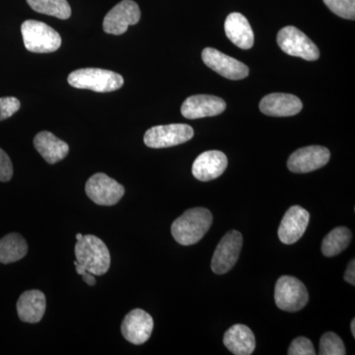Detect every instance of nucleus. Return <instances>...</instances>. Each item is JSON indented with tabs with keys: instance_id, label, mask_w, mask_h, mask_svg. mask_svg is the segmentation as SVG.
Returning <instances> with one entry per match:
<instances>
[{
	"instance_id": "29",
	"label": "nucleus",
	"mask_w": 355,
	"mask_h": 355,
	"mask_svg": "<svg viewBox=\"0 0 355 355\" xmlns=\"http://www.w3.org/2000/svg\"><path fill=\"white\" fill-rule=\"evenodd\" d=\"M13 176V165L6 151L0 148V182L10 181Z\"/></svg>"
},
{
	"instance_id": "19",
	"label": "nucleus",
	"mask_w": 355,
	"mask_h": 355,
	"mask_svg": "<svg viewBox=\"0 0 355 355\" xmlns=\"http://www.w3.org/2000/svg\"><path fill=\"white\" fill-rule=\"evenodd\" d=\"M224 345L235 355H250L256 349V338L253 331L245 324H237L224 334Z\"/></svg>"
},
{
	"instance_id": "21",
	"label": "nucleus",
	"mask_w": 355,
	"mask_h": 355,
	"mask_svg": "<svg viewBox=\"0 0 355 355\" xmlns=\"http://www.w3.org/2000/svg\"><path fill=\"white\" fill-rule=\"evenodd\" d=\"M34 146L49 164H55L67 157L69 146L50 132H42L35 137Z\"/></svg>"
},
{
	"instance_id": "15",
	"label": "nucleus",
	"mask_w": 355,
	"mask_h": 355,
	"mask_svg": "<svg viewBox=\"0 0 355 355\" xmlns=\"http://www.w3.org/2000/svg\"><path fill=\"white\" fill-rule=\"evenodd\" d=\"M310 214L307 210L299 205H293L287 210L284 218L280 222L279 238L284 244H294L304 235L308 224H309Z\"/></svg>"
},
{
	"instance_id": "8",
	"label": "nucleus",
	"mask_w": 355,
	"mask_h": 355,
	"mask_svg": "<svg viewBox=\"0 0 355 355\" xmlns=\"http://www.w3.org/2000/svg\"><path fill=\"white\" fill-rule=\"evenodd\" d=\"M85 191L87 197L96 205L112 207L120 202L125 190L116 180L104 173H97L89 178Z\"/></svg>"
},
{
	"instance_id": "34",
	"label": "nucleus",
	"mask_w": 355,
	"mask_h": 355,
	"mask_svg": "<svg viewBox=\"0 0 355 355\" xmlns=\"http://www.w3.org/2000/svg\"><path fill=\"white\" fill-rule=\"evenodd\" d=\"M83 235L81 234V233H78V234H76V240L77 241H79V240L83 239Z\"/></svg>"
},
{
	"instance_id": "30",
	"label": "nucleus",
	"mask_w": 355,
	"mask_h": 355,
	"mask_svg": "<svg viewBox=\"0 0 355 355\" xmlns=\"http://www.w3.org/2000/svg\"><path fill=\"white\" fill-rule=\"evenodd\" d=\"M345 280L347 284L355 286V261L352 260L349 261V266H347V270L345 273Z\"/></svg>"
},
{
	"instance_id": "14",
	"label": "nucleus",
	"mask_w": 355,
	"mask_h": 355,
	"mask_svg": "<svg viewBox=\"0 0 355 355\" xmlns=\"http://www.w3.org/2000/svg\"><path fill=\"white\" fill-rule=\"evenodd\" d=\"M226 109V103L221 98L212 95L191 96L182 105V114L189 120L218 116Z\"/></svg>"
},
{
	"instance_id": "22",
	"label": "nucleus",
	"mask_w": 355,
	"mask_h": 355,
	"mask_svg": "<svg viewBox=\"0 0 355 355\" xmlns=\"http://www.w3.org/2000/svg\"><path fill=\"white\" fill-rule=\"evenodd\" d=\"M28 253L26 240L18 233H10L0 239V263H11L20 261Z\"/></svg>"
},
{
	"instance_id": "18",
	"label": "nucleus",
	"mask_w": 355,
	"mask_h": 355,
	"mask_svg": "<svg viewBox=\"0 0 355 355\" xmlns=\"http://www.w3.org/2000/svg\"><path fill=\"white\" fill-rule=\"evenodd\" d=\"M226 36L242 50L253 48L254 37L249 21L241 13L229 14L224 23Z\"/></svg>"
},
{
	"instance_id": "6",
	"label": "nucleus",
	"mask_w": 355,
	"mask_h": 355,
	"mask_svg": "<svg viewBox=\"0 0 355 355\" xmlns=\"http://www.w3.org/2000/svg\"><path fill=\"white\" fill-rule=\"evenodd\" d=\"M277 44L287 55L305 60H317L320 51L316 44L300 30L293 26L282 28L277 34Z\"/></svg>"
},
{
	"instance_id": "7",
	"label": "nucleus",
	"mask_w": 355,
	"mask_h": 355,
	"mask_svg": "<svg viewBox=\"0 0 355 355\" xmlns=\"http://www.w3.org/2000/svg\"><path fill=\"white\" fill-rule=\"evenodd\" d=\"M193 128L186 123H172L149 128L144 135V144L150 148H167L180 146L193 137Z\"/></svg>"
},
{
	"instance_id": "24",
	"label": "nucleus",
	"mask_w": 355,
	"mask_h": 355,
	"mask_svg": "<svg viewBox=\"0 0 355 355\" xmlns=\"http://www.w3.org/2000/svg\"><path fill=\"white\" fill-rule=\"evenodd\" d=\"M28 4L36 12L67 20L71 15V8L67 0H27Z\"/></svg>"
},
{
	"instance_id": "27",
	"label": "nucleus",
	"mask_w": 355,
	"mask_h": 355,
	"mask_svg": "<svg viewBox=\"0 0 355 355\" xmlns=\"http://www.w3.org/2000/svg\"><path fill=\"white\" fill-rule=\"evenodd\" d=\"M287 354L289 355H315L314 345L309 338L299 336L291 343Z\"/></svg>"
},
{
	"instance_id": "16",
	"label": "nucleus",
	"mask_w": 355,
	"mask_h": 355,
	"mask_svg": "<svg viewBox=\"0 0 355 355\" xmlns=\"http://www.w3.org/2000/svg\"><path fill=\"white\" fill-rule=\"evenodd\" d=\"M227 165V157L221 151H205L196 159L191 172L198 181L209 182L220 177Z\"/></svg>"
},
{
	"instance_id": "10",
	"label": "nucleus",
	"mask_w": 355,
	"mask_h": 355,
	"mask_svg": "<svg viewBox=\"0 0 355 355\" xmlns=\"http://www.w3.org/2000/svg\"><path fill=\"white\" fill-rule=\"evenodd\" d=\"M139 6L132 0H123L105 16L103 29L107 34L123 35L127 32L128 26L139 22Z\"/></svg>"
},
{
	"instance_id": "13",
	"label": "nucleus",
	"mask_w": 355,
	"mask_h": 355,
	"mask_svg": "<svg viewBox=\"0 0 355 355\" xmlns=\"http://www.w3.org/2000/svg\"><path fill=\"white\" fill-rule=\"evenodd\" d=\"M153 317L141 309H135L123 319L121 330L123 338L132 345H142L150 338L153 331Z\"/></svg>"
},
{
	"instance_id": "2",
	"label": "nucleus",
	"mask_w": 355,
	"mask_h": 355,
	"mask_svg": "<svg viewBox=\"0 0 355 355\" xmlns=\"http://www.w3.org/2000/svg\"><path fill=\"white\" fill-rule=\"evenodd\" d=\"M77 263L94 275H103L111 266V254L108 247L100 238L94 235L83 236L76 245Z\"/></svg>"
},
{
	"instance_id": "26",
	"label": "nucleus",
	"mask_w": 355,
	"mask_h": 355,
	"mask_svg": "<svg viewBox=\"0 0 355 355\" xmlns=\"http://www.w3.org/2000/svg\"><path fill=\"white\" fill-rule=\"evenodd\" d=\"M331 12L345 19L354 20L355 0H324Z\"/></svg>"
},
{
	"instance_id": "4",
	"label": "nucleus",
	"mask_w": 355,
	"mask_h": 355,
	"mask_svg": "<svg viewBox=\"0 0 355 355\" xmlns=\"http://www.w3.org/2000/svg\"><path fill=\"white\" fill-rule=\"evenodd\" d=\"M25 48L32 53H48L62 46V37L46 23L27 20L21 26Z\"/></svg>"
},
{
	"instance_id": "20",
	"label": "nucleus",
	"mask_w": 355,
	"mask_h": 355,
	"mask_svg": "<svg viewBox=\"0 0 355 355\" xmlns=\"http://www.w3.org/2000/svg\"><path fill=\"white\" fill-rule=\"evenodd\" d=\"M46 296L40 291H26L17 302V312L21 321L36 324L43 319L46 312Z\"/></svg>"
},
{
	"instance_id": "28",
	"label": "nucleus",
	"mask_w": 355,
	"mask_h": 355,
	"mask_svg": "<svg viewBox=\"0 0 355 355\" xmlns=\"http://www.w3.org/2000/svg\"><path fill=\"white\" fill-rule=\"evenodd\" d=\"M20 101L15 97L0 98V121L10 118L19 111Z\"/></svg>"
},
{
	"instance_id": "3",
	"label": "nucleus",
	"mask_w": 355,
	"mask_h": 355,
	"mask_svg": "<svg viewBox=\"0 0 355 355\" xmlns=\"http://www.w3.org/2000/svg\"><path fill=\"white\" fill-rule=\"evenodd\" d=\"M69 85L78 89H88L95 92L106 93L118 90L123 85V76L111 70L81 69L69 74Z\"/></svg>"
},
{
	"instance_id": "1",
	"label": "nucleus",
	"mask_w": 355,
	"mask_h": 355,
	"mask_svg": "<svg viewBox=\"0 0 355 355\" xmlns=\"http://www.w3.org/2000/svg\"><path fill=\"white\" fill-rule=\"evenodd\" d=\"M214 217L209 209L195 207L184 211L173 222V237L183 246L197 244L207 234L211 226Z\"/></svg>"
},
{
	"instance_id": "33",
	"label": "nucleus",
	"mask_w": 355,
	"mask_h": 355,
	"mask_svg": "<svg viewBox=\"0 0 355 355\" xmlns=\"http://www.w3.org/2000/svg\"><path fill=\"white\" fill-rule=\"evenodd\" d=\"M350 330H352V336L355 338V319L352 320V324H350Z\"/></svg>"
},
{
	"instance_id": "12",
	"label": "nucleus",
	"mask_w": 355,
	"mask_h": 355,
	"mask_svg": "<svg viewBox=\"0 0 355 355\" xmlns=\"http://www.w3.org/2000/svg\"><path fill=\"white\" fill-rule=\"evenodd\" d=\"M202 58L207 67L230 80H240L249 76V67L246 64L216 49L205 48Z\"/></svg>"
},
{
	"instance_id": "11",
	"label": "nucleus",
	"mask_w": 355,
	"mask_h": 355,
	"mask_svg": "<svg viewBox=\"0 0 355 355\" xmlns=\"http://www.w3.org/2000/svg\"><path fill=\"white\" fill-rule=\"evenodd\" d=\"M331 153L324 146H312L303 147L291 154L287 161V167L291 172L303 174L316 171L328 164Z\"/></svg>"
},
{
	"instance_id": "23",
	"label": "nucleus",
	"mask_w": 355,
	"mask_h": 355,
	"mask_svg": "<svg viewBox=\"0 0 355 355\" xmlns=\"http://www.w3.org/2000/svg\"><path fill=\"white\" fill-rule=\"evenodd\" d=\"M352 238V231L345 226L333 229L324 238L322 243V253L329 258L338 256L349 246Z\"/></svg>"
},
{
	"instance_id": "17",
	"label": "nucleus",
	"mask_w": 355,
	"mask_h": 355,
	"mask_svg": "<svg viewBox=\"0 0 355 355\" xmlns=\"http://www.w3.org/2000/svg\"><path fill=\"white\" fill-rule=\"evenodd\" d=\"M302 102L296 96L284 93H272L261 99V113L270 116H291L300 113Z\"/></svg>"
},
{
	"instance_id": "31",
	"label": "nucleus",
	"mask_w": 355,
	"mask_h": 355,
	"mask_svg": "<svg viewBox=\"0 0 355 355\" xmlns=\"http://www.w3.org/2000/svg\"><path fill=\"white\" fill-rule=\"evenodd\" d=\"M83 279L88 286H94L96 284V279L94 275L90 272H86L85 275H83Z\"/></svg>"
},
{
	"instance_id": "5",
	"label": "nucleus",
	"mask_w": 355,
	"mask_h": 355,
	"mask_svg": "<svg viewBox=\"0 0 355 355\" xmlns=\"http://www.w3.org/2000/svg\"><path fill=\"white\" fill-rule=\"evenodd\" d=\"M275 301L280 310L298 312L307 305L309 293L302 282L291 275H284L275 284Z\"/></svg>"
},
{
	"instance_id": "32",
	"label": "nucleus",
	"mask_w": 355,
	"mask_h": 355,
	"mask_svg": "<svg viewBox=\"0 0 355 355\" xmlns=\"http://www.w3.org/2000/svg\"><path fill=\"white\" fill-rule=\"evenodd\" d=\"M74 265H76V272L78 273L79 275H81V277L87 272L86 268H84L83 266H81L80 263H77V261H74Z\"/></svg>"
},
{
	"instance_id": "25",
	"label": "nucleus",
	"mask_w": 355,
	"mask_h": 355,
	"mask_svg": "<svg viewBox=\"0 0 355 355\" xmlns=\"http://www.w3.org/2000/svg\"><path fill=\"white\" fill-rule=\"evenodd\" d=\"M345 343L336 334L328 331L322 336L320 340V354L321 355H345Z\"/></svg>"
},
{
	"instance_id": "9",
	"label": "nucleus",
	"mask_w": 355,
	"mask_h": 355,
	"mask_svg": "<svg viewBox=\"0 0 355 355\" xmlns=\"http://www.w3.org/2000/svg\"><path fill=\"white\" fill-rule=\"evenodd\" d=\"M243 246V236L239 231H229L217 245L211 260L212 272L224 275L232 270L239 259Z\"/></svg>"
}]
</instances>
